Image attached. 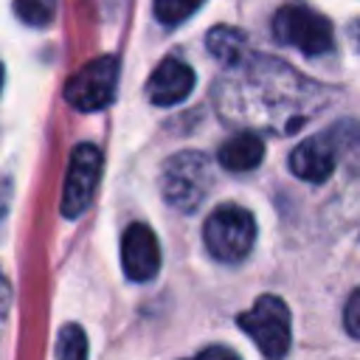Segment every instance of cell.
<instances>
[{"label":"cell","instance_id":"cell-1","mask_svg":"<svg viewBox=\"0 0 360 360\" xmlns=\"http://www.w3.org/2000/svg\"><path fill=\"white\" fill-rule=\"evenodd\" d=\"M214 101L219 115L233 124L284 132L301 127L326 101V93L281 59L248 56L214 84Z\"/></svg>","mask_w":360,"mask_h":360},{"label":"cell","instance_id":"cell-2","mask_svg":"<svg viewBox=\"0 0 360 360\" xmlns=\"http://www.w3.org/2000/svg\"><path fill=\"white\" fill-rule=\"evenodd\" d=\"M214 186V169L200 152L172 155L160 169V191L169 205L180 211H194Z\"/></svg>","mask_w":360,"mask_h":360},{"label":"cell","instance_id":"cell-3","mask_svg":"<svg viewBox=\"0 0 360 360\" xmlns=\"http://www.w3.org/2000/svg\"><path fill=\"white\" fill-rule=\"evenodd\" d=\"M205 248L219 262H242L256 242L253 214L242 205H219L202 228Z\"/></svg>","mask_w":360,"mask_h":360},{"label":"cell","instance_id":"cell-4","mask_svg":"<svg viewBox=\"0 0 360 360\" xmlns=\"http://www.w3.org/2000/svg\"><path fill=\"white\" fill-rule=\"evenodd\" d=\"M273 34L281 45L298 48L307 56L326 53L335 45V34H332L329 20L318 11H312L309 6H301V3H287L276 11Z\"/></svg>","mask_w":360,"mask_h":360},{"label":"cell","instance_id":"cell-5","mask_svg":"<svg viewBox=\"0 0 360 360\" xmlns=\"http://www.w3.org/2000/svg\"><path fill=\"white\" fill-rule=\"evenodd\" d=\"M242 332H248L264 357H284L290 349V309L276 295H262L239 315Z\"/></svg>","mask_w":360,"mask_h":360},{"label":"cell","instance_id":"cell-6","mask_svg":"<svg viewBox=\"0 0 360 360\" xmlns=\"http://www.w3.org/2000/svg\"><path fill=\"white\" fill-rule=\"evenodd\" d=\"M118 84V59L115 56H98L87 62L82 70H76L65 84V98L70 107L82 112L101 110L112 101Z\"/></svg>","mask_w":360,"mask_h":360},{"label":"cell","instance_id":"cell-7","mask_svg":"<svg viewBox=\"0 0 360 360\" xmlns=\"http://www.w3.org/2000/svg\"><path fill=\"white\" fill-rule=\"evenodd\" d=\"M101 177V152L93 143H79L70 152V166L65 174V191H62V214L68 219H76L90 205V197L96 191V183Z\"/></svg>","mask_w":360,"mask_h":360},{"label":"cell","instance_id":"cell-8","mask_svg":"<svg viewBox=\"0 0 360 360\" xmlns=\"http://www.w3.org/2000/svg\"><path fill=\"white\" fill-rule=\"evenodd\" d=\"M121 264L127 278L132 281H149L160 270V245L149 225H129L121 239Z\"/></svg>","mask_w":360,"mask_h":360},{"label":"cell","instance_id":"cell-9","mask_svg":"<svg viewBox=\"0 0 360 360\" xmlns=\"http://www.w3.org/2000/svg\"><path fill=\"white\" fill-rule=\"evenodd\" d=\"M335 163H338V143L332 132L301 141L290 155L292 174L307 183H323L335 172Z\"/></svg>","mask_w":360,"mask_h":360},{"label":"cell","instance_id":"cell-10","mask_svg":"<svg viewBox=\"0 0 360 360\" xmlns=\"http://www.w3.org/2000/svg\"><path fill=\"white\" fill-rule=\"evenodd\" d=\"M191 87H194V70H191L186 62L169 56V59H163V62L155 68V73L149 76V82H146V96H149V101L158 104V107H172V104H180V101L191 93Z\"/></svg>","mask_w":360,"mask_h":360},{"label":"cell","instance_id":"cell-11","mask_svg":"<svg viewBox=\"0 0 360 360\" xmlns=\"http://www.w3.org/2000/svg\"><path fill=\"white\" fill-rule=\"evenodd\" d=\"M264 158V143L259 135L253 132H239L233 135L228 143H222L219 149V163L228 169V172H248V169H256Z\"/></svg>","mask_w":360,"mask_h":360},{"label":"cell","instance_id":"cell-12","mask_svg":"<svg viewBox=\"0 0 360 360\" xmlns=\"http://www.w3.org/2000/svg\"><path fill=\"white\" fill-rule=\"evenodd\" d=\"M205 45H208L211 56H217L225 68H231V65H236V62H242V59L250 56V51H248V37H245L239 28H231V25H217V28H211L208 37H205Z\"/></svg>","mask_w":360,"mask_h":360},{"label":"cell","instance_id":"cell-13","mask_svg":"<svg viewBox=\"0 0 360 360\" xmlns=\"http://www.w3.org/2000/svg\"><path fill=\"white\" fill-rule=\"evenodd\" d=\"M205 0H155V17L163 25H177L188 20Z\"/></svg>","mask_w":360,"mask_h":360},{"label":"cell","instance_id":"cell-14","mask_svg":"<svg viewBox=\"0 0 360 360\" xmlns=\"http://www.w3.org/2000/svg\"><path fill=\"white\" fill-rule=\"evenodd\" d=\"M84 354H87V338H84L82 326L68 323V326L59 332L56 357H62V360H82Z\"/></svg>","mask_w":360,"mask_h":360},{"label":"cell","instance_id":"cell-15","mask_svg":"<svg viewBox=\"0 0 360 360\" xmlns=\"http://www.w3.org/2000/svg\"><path fill=\"white\" fill-rule=\"evenodd\" d=\"M14 11L28 25H48L56 11V0H14Z\"/></svg>","mask_w":360,"mask_h":360},{"label":"cell","instance_id":"cell-16","mask_svg":"<svg viewBox=\"0 0 360 360\" xmlns=\"http://www.w3.org/2000/svg\"><path fill=\"white\" fill-rule=\"evenodd\" d=\"M343 323H346V332L352 338L360 340V287L352 292V298L346 301V312H343Z\"/></svg>","mask_w":360,"mask_h":360},{"label":"cell","instance_id":"cell-17","mask_svg":"<svg viewBox=\"0 0 360 360\" xmlns=\"http://www.w3.org/2000/svg\"><path fill=\"white\" fill-rule=\"evenodd\" d=\"M214 354H219V357H236L231 349H222V346H214V349H202L200 352V357H214Z\"/></svg>","mask_w":360,"mask_h":360},{"label":"cell","instance_id":"cell-18","mask_svg":"<svg viewBox=\"0 0 360 360\" xmlns=\"http://www.w3.org/2000/svg\"><path fill=\"white\" fill-rule=\"evenodd\" d=\"M352 34H354V37H360V22H357V25L352 28Z\"/></svg>","mask_w":360,"mask_h":360}]
</instances>
